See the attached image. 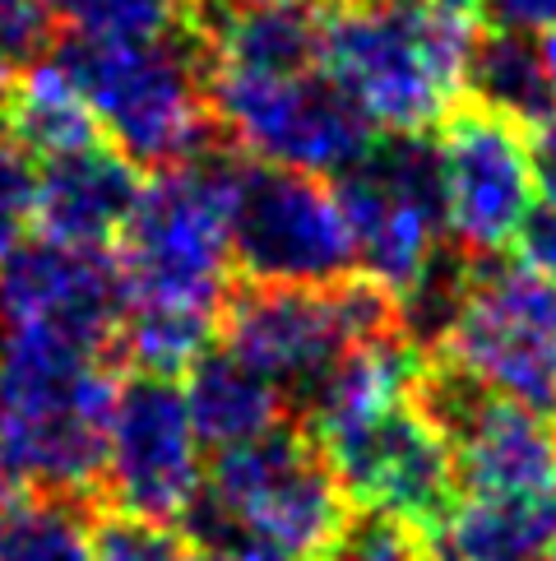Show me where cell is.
<instances>
[{
  "label": "cell",
  "mask_w": 556,
  "mask_h": 561,
  "mask_svg": "<svg viewBox=\"0 0 556 561\" xmlns=\"http://www.w3.org/2000/svg\"><path fill=\"white\" fill-rule=\"evenodd\" d=\"M112 353L0 325V478L37 496L89 501L103 488L121 380Z\"/></svg>",
  "instance_id": "obj_1"
},
{
  "label": "cell",
  "mask_w": 556,
  "mask_h": 561,
  "mask_svg": "<svg viewBox=\"0 0 556 561\" xmlns=\"http://www.w3.org/2000/svg\"><path fill=\"white\" fill-rule=\"evenodd\" d=\"M61 70L89 103L107 145L121 149L139 172L186 168L218 153L213 75L200 33L158 37H61L51 47Z\"/></svg>",
  "instance_id": "obj_2"
},
{
  "label": "cell",
  "mask_w": 556,
  "mask_h": 561,
  "mask_svg": "<svg viewBox=\"0 0 556 561\" xmlns=\"http://www.w3.org/2000/svg\"><path fill=\"white\" fill-rule=\"evenodd\" d=\"M478 19L436 0H375L325 10L321 70L375 135H427L464 103Z\"/></svg>",
  "instance_id": "obj_3"
},
{
  "label": "cell",
  "mask_w": 556,
  "mask_h": 561,
  "mask_svg": "<svg viewBox=\"0 0 556 561\" xmlns=\"http://www.w3.org/2000/svg\"><path fill=\"white\" fill-rule=\"evenodd\" d=\"M195 543H251L278 561H325L348 519V496L306 432L278 427L218 450L195 501Z\"/></svg>",
  "instance_id": "obj_4"
},
{
  "label": "cell",
  "mask_w": 556,
  "mask_h": 561,
  "mask_svg": "<svg viewBox=\"0 0 556 561\" xmlns=\"http://www.w3.org/2000/svg\"><path fill=\"white\" fill-rule=\"evenodd\" d=\"M121 278L130 311H167L223 330L232 297L228 153L153 172L121 232Z\"/></svg>",
  "instance_id": "obj_5"
},
{
  "label": "cell",
  "mask_w": 556,
  "mask_h": 561,
  "mask_svg": "<svg viewBox=\"0 0 556 561\" xmlns=\"http://www.w3.org/2000/svg\"><path fill=\"white\" fill-rule=\"evenodd\" d=\"M223 348L274 380L292 404L321 386L357 344L404 334L394 293L352 274L344 284H242L223 307Z\"/></svg>",
  "instance_id": "obj_6"
},
{
  "label": "cell",
  "mask_w": 556,
  "mask_h": 561,
  "mask_svg": "<svg viewBox=\"0 0 556 561\" xmlns=\"http://www.w3.org/2000/svg\"><path fill=\"white\" fill-rule=\"evenodd\" d=\"M431 348L468 386L556 413V284L520 260L473 255Z\"/></svg>",
  "instance_id": "obj_7"
},
{
  "label": "cell",
  "mask_w": 556,
  "mask_h": 561,
  "mask_svg": "<svg viewBox=\"0 0 556 561\" xmlns=\"http://www.w3.org/2000/svg\"><path fill=\"white\" fill-rule=\"evenodd\" d=\"M232 255L251 284H344L357 270V242L339 186L325 176L228 158Z\"/></svg>",
  "instance_id": "obj_8"
},
{
  "label": "cell",
  "mask_w": 556,
  "mask_h": 561,
  "mask_svg": "<svg viewBox=\"0 0 556 561\" xmlns=\"http://www.w3.org/2000/svg\"><path fill=\"white\" fill-rule=\"evenodd\" d=\"M213 112L223 139L246 158L311 176H344L381 145L325 70L213 75Z\"/></svg>",
  "instance_id": "obj_9"
},
{
  "label": "cell",
  "mask_w": 556,
  "mask_h": 561,
  "mask_svg": "<svg viewBox=\"0 0 556 561\" xmlns=\"http://www.w3.org/2000/svg\"><path fill=\"white\" fill-rule=\"evenodd\" d=\"M339 195L352 224L357 265L394 302L422 284L445 255V205L436 149L422 135L385 139L352 172L339 176Z\"/></svg>",
  "instance_id": "obj_10"
},
{
  "label": "cell",
  "mask_w": 556,
  "mask_h": 561,
  "mask_svg": "<svg viewBox=\"0 0 556 561\" xmlns=\"http://www.w3.org/2000/svg\"><path fill=\"white\" fill-rule=\"evenodd\" d=\"M436 172H441L445 232L468 255L514 247L524 218L538 205L533 135L524 122L464 98L436 126Z\"/></svg>",
  "instance_id": "obj_11"
},
{
  "label": "cell",
  "mask_w": 556,
  "mask_h": 561,
  "mask_svg": "<svg viewBox=\"0 0 556 561\" xmlns=\"http://www.w3.org/2000/svg\"><path fill=\"white\" fill-rule=\"evenodd\" d=\"M417 404L445 432L460 492L487 501L556 496V413L487 394L445 367H427Z\"/></svg>",
  "instance_id": "obj_12"
},
{
  "label": "cell",
  "mask_w": 556,
  "mask_h": 561,
  "mask_svg": "<svg viewBox=\"0 0 556 561\" xmlns=\"http://www.w3.org/2000/svg\"><path fill=\"white\" fill-rule=\"evenodd\" d=\"M103 492L116 511L172 519V525L190 519L205 492V440L195 432L176 376L130 371L121 380L107 427Z\"/></svg>",
  "instance_id": "obj_13"
},
{
  "label": "cell",
  "mask_w": 556,
  "mask_h": 561,
  "mask_svg": "<svg viewBox=\"0 0 556 561\" xmlns=\"http://www.w3.org/2000/svg\"><path fill=\"white\" fill-rule=\"evenodd\" d=\"M321 455L352 506L394 511L431 534L460 506L454 450L417 399L334 446H321Z\"/></svg>",
  "instance_id": "obj_14"
},
{
  "label": "cell",
  "mask_w": 556,
  "mask_h": 561,
  "mask_svg": "<svg viewBox=\"0 0 556 561\" xmlns=\"http://www.w3.org/2000/svg\"><path fill=\"white\" fill-rule=\"evenodd\" d=\"M126 316V278L107 251L19 242L0 260V325L70 339L116 357Z\"/></svg>",
  "instance_id": "obj_15"
},
{
  "label": "cell",
  "mask_w": 556,
  "mask_h": 561,
  "mask_svg": "<svg viewBox=\"0 0 556 561\" xmlns=\"http://www.w3.org/2000/svg\"><path fill=\"white\" fill-rule=\"evenodd\" d=\"M144 191V172L116 145H84L37 163V214L33 228L47 242L107 251L121 242Z\"/></svg>",
  "instance_id": "obj_16"
},
{
  "label": "cell",
  "mask_w": 556,
  "mask_h": 561,
  "mask_svg": "<svg viewBox=\"0 0 556 561\" xmlns=\"http://www.w3.org/2000/svg\"><path fill=\"white\" fill-rule=\"evenodd\" d=\"M182 390L195 417V432H200V440L213 455L288 427L292 399L255 367H246L232 348H209L186 371Z\"/></svg>",
  "instance_id": "obj_17"
},
{
  "label": "cell",
  "mask_w": 556,
  "mask_h": 561,
  "mask_svg": "<svg viewBox=\"0 0 556 561\" xmlns=\"http://www.w3.org/2000/svg\"><path fill=\"white\" fill-rule=\"evenodd\" d=\"M556 529L552 501H460L441 525L445 561H543Z\"/></svg>",
  "instance_id": "obj_18"
},
{
  "label": "cell",
  "mask_w": 556,
  "mask_h": 561,
  "mask_svg": "<svg viewBox=\"0 0 556 561\" xmlns=\"http://www.w3.org/2000/svg\"><path fill=\"white\" fill-rule=\"evenodd\" d=\"M0 126L14 135V145L28 158H56L70 149L97 145V122L79 89L56 66H28L14 75L10 98L0 107Z\"/></svg>",
  "instance_id": "obj_19"
},
{
  "label": "cell",
  "mask_w": 556,
  "mask_h": 561,
  "mask_svg": "<svg viewBox=\"0 0 556 561\" xmlns=\"http://www.w3.org/2000/svg\"><path fill=\"white\" fill-rule=\"evenodd\" d=\"M468 93L478 103L514 116L524 126H538L556 107V93L547 84L538 33H510V28H483L468 56Z\"/></svg>",
  "instance_id": "obj_20"
},
{
  "label": "cell",
  "mask_w": 556,
  "mask_h": 561,
  "mask_svg": "<svg viewBox=\"0 0 556 561\" xmlns=\"http://www.w3.org/2000/svg\"><path fill=\"white\" fill-rule=\"evenodd\" d=\"M89 515L79 496L24 492L0 519V561H97Z\"/></svg>",
  "instance_id": "obj_21"
},
{
  "label": "cell",
  "mask_w": 556,
  "mask_h": 561,
  "mask_svg": "<svg viewBox=\"0 0 556 561\" xmlns=\"http://www.w3.org/2000/svg\"><path fill=\"white\" fill-rule=\"evenodd\" d=\"M70 37H158L195 24V0H37Z\"/></svg>",
  "instance_id": "obj_22"
},
{
  "label": "cell",
  "mask_w": 556,
  "mask_h": 561,
  "mask_svg": "<svg viewBox=\"0 0 556 561\" xmlns=\"http://www.w3.org/2000/svg\"><path fill=\"white\" fill-rule=\"evenodd\" d=\"M93 557L97 561H200V543L172 519H149L135 511H93Z\"/></svg>",
  "instance_id": "obj_23"
},
{
  "label": "cell",
  "mask_w": 556,
  "mask_h": 561,
  "mask_svg": "<svg viewBox=\"0 0 556 561\" xmlns=\"http://www.w3.org/2000/svg\"><path fill=\"white\" fill-rule=\"evenodd\" d=\"M436 557V534L413 525V519L375 506L348 511L339 538L325 561H431Z\"/></svg>",
  "instance_id": "obj_24"
},
{
  "label": "cell",
  "mask_w": 556,
  "mask_h": 561,
  "mask_svg": "<svg viewBox=\"0 0 556 561\" xmlns=\"http://www.w3.org/2000/svg\"><path fill=\"white\" fill-rule=\"evenodd\" d=\"M33 214H37V168L14 145V135L0 126V260L24 242Z\"/></svg>",
  "instance_id": "obj_25"
},
{
  "label": "cell",
  "mask_w": 556,
  "mask_h": 561,
  "mask_svg": "<svg viewBox=\"0 0 556 561\" xmlns=\"http://www.w3.org/2000/svg\"><path fill=\"white\" fill-rule=\"evenodd\" d=\"M56 24L37 0H0V61L37 66L56 47Z\"/></svg>",
  "instance_id": "obj_26"
},
{
  "label": "cell",
  "mask_w": 556,
  "mask_h": 561,
  "mask_svg": "<svg viewBox=\"0 0 556 561\" xmlns=\"http://www.w3.org/2000/svg\"><path fill=\"white\" fill-rule=\"evenodd\" d=\"M514 260L556 284V205L552 199L547 205H533V214L524 218L520 237H514Z\"/></svg>",
  "instance_id": "obj_27"
},
{
  "label": "cell",
  "mask_w": 556,
  "mask_h": 561,
  "mask_svg": "<svg viewBox=\"0 0 556 561\" xmlns=\"http://www.w3.org/2000/svg\"><path fill=\"white\" fill-rule=\"evenodd\" d=\"M487 28H510V33H547L556 28V0H483Z\"/></svg>",
  "instance_id": "obj_28"
},
{
  "label": "cell",
  "mask_w": 556,
  "mask_h": 561,
  "mask_svg": "<svg viewBox=\"0 0 556 561\" xmlns=\"http://www.w3.org/2000/svg\"><path fill=\"white\" fill-rule=\"evenodd\" d=\"M533 168H538V191L556 205V107L533 126Z\"/></svg>",
  "instance_id": "obj_29"
},
{
  "label": "cell",
  "mask_w": 556,
  "mask_h": 561,
  "mask_svg": "<svg viewBox=\"0 0 556 561\" xmlns=\"http://www.w3.org/2000/svg\"><path fill=\"white\" fill-rule=\"evenodd\" d=\"M200 561H278L251 543H232V538H218V543H200Z\"/></svg>",
  "instance_id": "obj_30"
},
{
  "label": "cell",
  "mask_w": 556,
  "mask_h": 561,
  "mask_svg": "<svg viewBox=\"0 0 556 561\" xmlns=\"http://www.w3.org/2000/svg\"><path fill=\"white\" fill-rule=\"evenodd\" d=\"M538 51H543V70H547V84L556 93V28L538 33Z\"/></svg>",
  "instance_id": "obj_31"
},
{
  "label": "cell",
  "mask_w": 556,
  "mask_h": 561,
  "mask_svg": "<svg viewBox=\"0 0 556 561\" xmlns=\"http://www.w3.org/2000/svg\"><path fill=\"white\" fill-rule=\"evenodd\" d=\"M436 5H445V10H460V14H473L483 5V0H436Z\"/></svg>",
  "instance_id": "obj_32"
},
{
  "label": "cell",
  "mask_w": 556,
  "mask_h": 561,
  "mask_svg": "<svg viewBox=\"0 0 556 561\" xmlns=\"http://www.w3.org/2000/svg\"><path fill=\"white\" fill-rule=\"evenodd\" d=\"M10 84H14V75L5 61H0V107H5V98H10Z\"/></svg>",
  "instance_id": "obj_33"
},
{
  "label": "cell",
  "mask_w": 556,
  "mask_h": 561,
  "mask_svg": "<svg viewBox=\"0 0 556 561\" xmlns=\"http://www.w3.org/2000/svg\"><path fill=\"white\" fill-rule=\"evenodd\" d=\"M543 561H556V529H552V543H547V552H543Z\"/></svg>",
  "instance_id": "obj_34"
},
{
  "label": "cell",
  "mask_w": 556,
  "mask_h": 561,
  "mask_svg": "<svg viewBox=\"0 0 556 561\" xmlns=\"http://www.w3.org/2000/svg\"><path fill=\"white\" fill-rule=\"evenodd\" d=\"M5 511H10L5 506V478H0V519H5Z\"/></svg>",
  "instance_id": "obj_35"
},
{
  "label": "cell",
  "mask_w": 556,
  "mask_h": 561,
  "mask_svg": "<svg viewBox=\"0 0 556 561\" xmlns=\"http://www.w3.org/2000/svg\"><path fill=\"white\" fill-rule=\"evenodd\" d=\"M334 5H375V0H334Z\"/></svg>",
  "instance_id": "obj_36"
}]
</instances>
